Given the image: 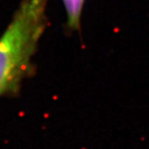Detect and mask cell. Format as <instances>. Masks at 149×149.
I'll return each instance as SVG.
<instances>
[{"instance_id": "obj_1", "label": "cell", "mask_w": 149, "mask_h": 149, "mask_svg": "<svg viewBox=\"0 0 149 149\" xmlns=\"http://www.w3.org/2000/svg\"><path fill=\"white\" fill-rule=\"evenodd\" d=\"M47 3L22 0L0 37V98L17 95L34 71V56L47 27Z\"/></svg>"}, {"instance_id": "obj_2", "label": "cell", "mask_w": 149, "mask_h": 149, "mask_svg": "<svg viewBox=\"0 0 149 149\" xmlns=\"http://www.w3.org/2000/svg\"><path fill=\"white\" fill-rule=\"evenodd\" d=\"M85 3V0H62L66 14V25L71 32L80 31Z\"/></svg>"}]
</instances>
